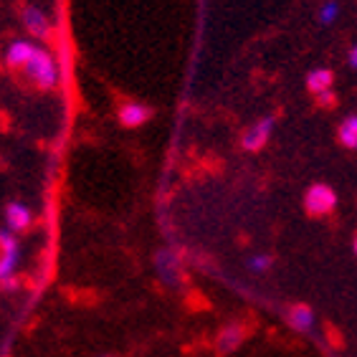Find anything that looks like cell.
<instances>
[{"instance_id":"2","label":"cell","mask_w":357,"mask_h":357,"mask_svg":"<svg viewBox=\"0 0 357 357\" xmlns=\"http://www.w3.org/2000/svg\"><path fill=\"white\" fill-rule=\"evenodd\" d=\"M21 264V243L18 236L8 228H0V284L13 279L15 268Z\"/></svg>"},{"instance_id":"15","label":"cell","mask_w":357,"mask_h":357,"mask_svg":"<svg viewBox=\"0 0 357 357\" xmlns=\"http://www.w3.org/2000/svg\"><path fill=\"white\" fill-rule=\"evenodd\" d=\"M271 268V256L266 254H259V256H251L248 259V271H254V274H264Z\"/></svg>"},{"instance_id":"12","label":"cell","mask_w":357,"mask_h":357,"mask_svg":"<svg viewBox=\"0 0 357 357\" xmlns=\"http://www.w3.org/2000/svg\"><path fill=\"white\" fill-rule=\"evenodd\" d=\"M332 82H335V74L330 69H312L307 74V86H310L312 94H322V91L332 89Z\"/></svg>"},{"instance_id":"6","label":"cell","mask_w":357,"mask_h":357,"mask_svg":"<svg viewBox=\"0 0 357 357\" xmlns=\"http://www.w3.org/2000/svg\"><path fill=\"white\" fill-rule=\"evenodd\" d=\"M23 26H26L28 33L33 36V38H38V41L51 38V23H48L46 13H43L41 8H36V6L23 8Z\"/></svg>"},{"instance_id":"3","label":"cell","mask_w":357,"mask_h":357,"mask_svg":"<svg viewBox=\"0 0 357 357\" xmlns=\"http://www.w3.org/2000/svg\"><path fill=\"white\" fill-rule=\"evenodd\" d=\"M337 206V192L327 183H317L304 195V208L310 215H327Z\"/></svg>"},{"instance_id":"8","label":"cell","mask_w":357,"mask_h":357,"mask_svg":"<svg viewBox=\"0 0 357 357\" xmlns=\"http://www.w3.org/2000/svg\"><path fill=\"white\" fill-rule=\"evenodd\" d=\"M117 117L124 127H142L144 122L152 119V109L142 102H124L122 107H119Z\"/></svg>"},{"instance_id":"14","label":"cell","mask_w":357,"mask_h":357,"mask_svg":"<svg viewBox=\"0 0 357 357\" xmlns=\"http://www.w3.org/2000/svg\"><path fill=\"white\" fill-rule=\"evenodd\" d=\"M317 18H319L322 26H332V23L340 18V3H337V0H324L322 6H319Z\"/></svg>"},{"instance_id":"13","label":"cell","mask_w":357,"mask_h":357,"mask_svg":"<svg viewBox=\"0 0 357 357\" xmlns=\"http://www.w3.org/2000/svg\"><path fill=\"white\" fill-rule=\"evenodd\" d=\"M337 137H340L342 147H347V150H357V114H350V117L340 124Z\"/></svg>"},{"instance_id":"16","label":"cell","mask_w":357,"mask_h":357,"mask_svg":"<svg viewBox=\"0 0 357 357\" xmlns=\"http://www.w3.org/2000/svg\"><path fill=\"white\" fill-rule=\"evenodd\" d=\"M317 102L324 104V107H330V104L335 102V94H332V89L330 91H322V94H317Z\"/></svg>"},{"instance_id":"1","label":"cell","mask_w":357,"mask_h":357,"mask_svg":"<svg viewBox=\"0 0 357 357\" xmlns=\"http://www.w3.org/2000/svg\"><path fill=\"white\" fill-rule=\"evenodd\" d=\"M26 76L36 86H41V89H54L56 84H59V69H56V61L54 56L48 54L46 48H36L33 59L23 66Z\"/></svg>"},{"instance_id":"10","label":"cell","mask_w":357,"mask_h":357,"mask_svg":"<svg viewBox=\"0 0 357 357\" xmlns=\"http://www.w3.org/2000/svg\"><path fill=\"white\" fill-rule=\"evenodd\" d=\"M36 48L38 46H33L31 41H23V38H18V41H13L10 46L6 48V63L10 66V69H23L31 59H33V54H36Z\"/></svg>"},{"instance_id":"9","label":"cell","mask_w":357,"mask_h":357,"mask_svg":"<svg viewBox=\"0 0 357 357\" xmlns=\"http://www.w3.org/2000/svg\"><path fill=\"white\" fill-rule=\"evenodd\" d=\"M31 220H33V215H31V208H28L26 203L13 200V203H8L6 206V228L8 231L21 234V231H26V228L31 226Z\"/></svg>"},{"instance_id":"17","label":"cell","mask_w":357,"mask_h":357,"mask_svg":"<svg viewBox=\"0 0 357 357\" xmlns=\"http://www.w3.org/2000/svg\"><path fill=\"white\" fill-rule=\"evenodd\" d=\"M347 63H350V69L357 71V43L350 48V54H347Z\"/></svg>"},{"instance_id":"18","label":"cell","mask_w":357,"mask_h":357,"mask_svg":"<svg viewBox=\"0 0 357 357\" xmlns=\"http://www.w3.org/2000/svg\"><path fill=\"white\" fill-rule=\"evenodd\" d=\"M352 248H355V254H357V236H355V243H352Z\"/></svg>"},{"instance_id":"7","label":"cell","mask_w":357,"mask_h":357,"mask_svg":"<svg viewBox=\"0 0 357 357\" xmlns=\"http://www.w3.org/2000/svg\"><path fill=\"white\" fill-rule=\"evenodd\" d=\"M243 340H246L243 324L228 322L226 327L218 332V337H215V350H218L220 355H231V352H236L241 344H243Z\"/></svg>"},{"instance_id":"4","label":"cell","mask_w":357,"mask_h":357,"mask_svg":"<svg viewBox=\"0 0 357 357\" xmlns=\"http://www.w3.org/2000/svg\"><path fill=\"white\" fill-rule=\"evenodd\" d=\"M155 266H158L162 284L172 289H178L183 284V264H180V256L172 248H160L158 256H155Z\"/></svg>"},{"instance_id":"5","label":"cell","mask_w":357,"mask_h":357,"mask_svg":"<svg viewBox=\"0 0 357 357\" xmlns=\"http://www.w3.org/2000/svg\"><path fill=\"white\" fill-rule=\"evenodd\" d=\"M271 132H274V117H264V119H259L256 124H251V127H248V130L243 132V137H241V144H243V150L259 152L264 147V144L268 142Z\"/></svg>"},{"instance_id":"19","label":"cell","mask_w":357,"mask_h":357,"mask_svg":"<svg viewBox=\"0 0 357 357\" xmlns=\"http://www.w3.org/2000/svg\"><path fill=\"white\" fill-rule=\"evenodd\" d=\"M102 357H109V355H102Z\"/></svg>"},{"instance_id":"11","label":"cell","mask_w":357,"mask_h":357,"mask_svg":"<svg viewBox=\"0 0 357 357\" xmlns=\"http://www.w3.org/2000/svg\"><path fill=\"white\" fill-rule=\"evenodd\" d=\"M289 324L294 327L296 332H312L314 330V312H312V307H307V304H294L291 310H289Z\"/></svg>"}]
</instances>
